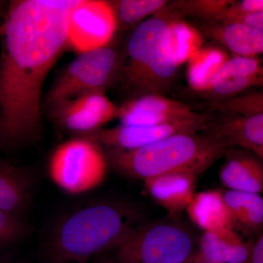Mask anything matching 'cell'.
I'll return each mask as SVG.
<instances>
[{
    "instance_id": "2e32d148",
    "label": "cell",
    "mask_w": 263,
    "mask_h": 263,
    "mask_svg": "<svg viewBox=\"0 0 263 263\" xmlns=\"http://www.w3.org/2000/svg\"><path fill=\"white\" fill-rule=\"evenodd\" d=\"M197 30L236 57H257L263 51V31L233 22H197Z\"/></svg>"
},
{
    "instance_id": "44dd1931",
    "label": "cell",
    "mask_w": 263,
    "mask_h": 263,
    "mask_svg": "<svg viewBox=\"0 0 263 263\" xmlns=\"http://www.w3.org/2000/svg\"><path fill=\"white\" fill-rule=\"evenodd\" d=\"M233 2V0L168 1L163 9L157 13L168 18L190 17L200 22H218Z\"/></svg>"
},
{
    "instance_id": "ba28073f",
    "label": "cell",
    "mask_w": 263,
    "mask_h": 263,
    "mask_svg": "<svg viewBox=\"0 0 263 263\" xmlns=\"http://www.w3.org/2000/svg\"><path fill=\"white\" fill-rule=\"evenodd\" d=\"M118 24L108 1L78 0L71 10L67 46L78 53L113 42Z\"/></svg>"
},
{
    "instance_id": "7c38bea8",
    "label": "cell",
    "mask_w": 263,
    "mask_h": 263,
    "mask_svg": "<svg viewBox=\"0 0 263 263\" xmlns=\"http://www.w3.org/2000/svg\"><path fill=\"white\" fill-rule=\"evenodd\" d=\"M207 114L209 121L202 134L226 149L243 148L263 159V114L253 117Z\"/></svg>"
},
{
    "instance_id": "9c48e42d",
    "label": "cell",
    "mask_w": 263,
    "mask_h": 263,
    "mask_svg": "<svg viewBox=\"0 0 263 263\" xmlns=\"http://www.w3.org/2000/svg\"><path fill=\"white\" fill-rule=\"evenodd\" d=\"M209 115L204 114L195 120L155 126L119 125L101 128L89 134L81 136L92 140L105 148L135 149L162 141L179 134L203 133L207 127Z\"/></svg>"
},
{
    "instance_id": "8992f818",
    "label": "cell",
    "mask_w": 263,
    "mask_h": 263,
    "mask_svg": "<svg viewBox=\"0 0 263 263\" xmlns=\"http://www.w3.org/2000/svg\"><path fill=\"white\" fill-rule=\"evenodd\" d=\"M108 167L103 147L86 137L75 136L53 151L48 162V174L63 191L79 195L101 185Z\"/></svg>"
},
{
    "instance_id": "f1b7e54d",
    "label": "cell",
    "mask_w": 263,
    "mask_h": 263,
    "mask_svg": "<svg viewBox=\"0 0 263 263\" xmlns=\"http://www.w3.org/2000/svg\"><path fill=\"white\" fill-rule=\"evenodd\" d=\"M245 263H263V234L252 241L250 252Z\"/></svg>"
},
{
    "instance_id": "e0dca14e",
    "label": "cell",
    "mask_w": 263,
    "mask_h": 263,
    "mask_svg": "<svg viewBox=\"0 0 263 263\" xmlns=\"http://www.w3.org/2000/svg\"><path fill=\"white\" fill-rule=\"evenodd\" d=\"M253 240L246 242L236 230L204 232L197 254L211 263H245Z\"/></svg>"
},
{
    "instance_id": "8fae6325",
    "label": "cell",
    "mask_w": 263,
    "mask_h": 263,
    "mask_svg": "<svg viewBox=\"0 0 263 263\" xmlns=\"http://www.w3.org/2000/svg\"><path fill=\"white\" fill-rule=\"evenodd\" d=\"M203 115L164 95H148L124 102L119 106L117 119L122 125L155 126L195 120Z\"/></svg>"
},
{
    "instance_id": "4316f807",
    "label": "cell",
    "mask_w": 263,
    "mask_h": 263,
    "mask_svg": "<svg viewBox=\"0 0 263 263\" xmlns=\"http://www.w3.org/2000/svg\"><path fill=\"white\" fill-rule=\"evenodd\" d=\"M263 11L262 0H242L234 1L230 5L226 13L218 22H226L238 15Z\"/></svg>"
},
{
    "instance_id": "4dcf8cb0",
    "label": "cell",
    "mask_w": 263,
    "mask_h": 263,
    "mask_svg": "<svg viewBox=\"0 0 263 263\" xmlns=\"http://www.w3.org/2000/svg\"><path fill=\"white\" fill-rule=\"evenodd\" d=\"M0 263H14L11 262V261L8 260L5 258H3V257H0Z\"/></svg>"
},
{
    "instance_id": "1f68e13d",
    "label": "cell",
    "mask_w": 263,
    "mask_h": 263,
    "mask_svg": "<svg viewBox=\"0 0 263 263\" xmlns=\"http://www.w3.org/2000/svg\"><path fill=\"white\" fill-rule=\"evenodd\" d=\"M101 263H118L117 261H114V260H108L105 261V262H101Z\"/></svg>"
},
{
    "instance_id": "cb8c5ba5",
    "label": "cell",
    "mask_w": 263,
    "mask_h": 263,
    "mask_svg": "<svg viewBox=\"0 0 263 263\" xmlns=\"http://www.w3.org/2000/svg\"><path fill=\"white\" fill-rule=\"evenodd\" d=\"M119 25L129 27L141 23L150 15L157 14L168 3L165 0H117L108 1Z\"/></svg>"
},
{
    "instance_id": "ffe728a7",
    "label": "cell",
    "mask_w": 263,
    "mask_h": 263,
    "mask_svg": "<svg viewBox=\"0 0 263 263\" xmlns=\"http://www.w3.org/2000/svg\"><path fill=\"white\" fill-rule=\"evenodd\" d=\"M223 197L233 217L235 229L245 235L262 234L263 198L259 194L221 190Z\"/></svg>"
},
{
    "instance_id": "f546056e",
    "label": "cell",
    "mask_w": 263,
    "mask_h": 263,
    "mask_svg": "<svg viewBox=\"0 0 263 263\" xmlns=\"http://www.w3.org/2000/svg\"><path fill=\"white\" fill-rule=\"evenodd\" d=\"M193 263H211L209 262H208V261L205 260V259H203L201 258V257H199L198 255L196 254V256H195V259H194Z\"/></svg>"
},
{
    "instance_id": "3957f363",
    "label": "cell",
    "mask_w": 263,
    "mask_h": 263,
    "mask_svg": "<svg viewBox=\"0 0 263 263\" xmlns=\"http://www.w3.org/2000/svg\"><path fill=\"white\" fill-rule=\"evenodd\" d=\"M171 21L155 14L135 27L128 37L118 79L130 98L163 95L181 66Z\"/></svg>"
},
{
    "instance_id": "5bb4252c",
    "label": "cell",
    "mask_w": 263,
    "mask_h": 263,
    "mask_svg": "<svg viewBox=\"0 0 263 263\" xmlns=\"http://www.w3.org/2000/svg\"><path fill=\"white\" fill-rule=\"evenodd\" d=\"M223 157L226 162L221 166L219 176L224 187L233 191L262 193V159L240 148H226Z\"/></svg>"
},
{
    "instance_id": "ac0fdd59",
    "label": "cell",
    "mask_w": 263,
    "mask_h": 263,
    "mask_svg": "<svg viewBox=\"0 0 263 263\" xmlns=\"http://www.w3.org/2000/svg\"><path fill=\"white\" fill-rule=\"evenodd\" d=\"M186 211L190 220L205 232L235 230L221 190L195 193Z\"/></svg>"
},
{
    "instance_id": "603a6c76",
    "label": "cell",
    "mask_w": 263,
    "mask_h": 263,
    "mask_svg": "<svg viewBox=\"0 0 263 263\" xmlns=\"http://www.w3.org/2000/svg\"><path fill=\"white\" fill-rule=\"evenodd\" d=\"M206 114L220 115L253 116L263 114V91L242 93L226 100L208 102L205 104Z\"/></svg>"
},
{
    "instance_id": "d6986e66",
    "label": "cell",
    "mask_w": 263,
    "mask_h": 263,
    "mask_svg": "<svg viewBox=\"0 0 263 263\" xmlns=\"http://www.w3.org/2000/svg\"><path fill=\"white\" fill-rule=\"evenodd\" d=\"M32 179L25 169L0 160V209L23 217L30 202Z\"/></svg>"
},
{
    "instance_id": "83f0119b",
    "label": "cell",
    "mask_w": 263,
    "mask_h": 263,
    "mask_svg": "<svg viewBox=\"0 0 263 263\" xmlns=\"http://www.w3.org/2000/svg\"><path fill=\"white\" fill-rule=\"evenodd\" d=\"M226 22L243 24L251 28L263 31V11L238 15Z\"/></svg>"
},
{
    "instance_id": "9a60e30c",
    "label": "cell",
    "mask_w": 263,
    "mask_h": 263,
    "mask_svg": "<svg viewBox=\"0 0 263 263\" xmlns=\"http://www.w3.org/2000/svg\"><path fill=\"white\" fill-rule=\"evenodd\" d=\"M197 179L192 173L176 171L145 180L144 187L148 195L174 217L186 210L196 193Z\"/></svg>"
},
{
    "instance_id": "484cf974",
    "label": "cell",
    "mask_w": 263,
    "mask_h": 263,
    "mask_svg": "<svg viewBox=\"0 0 263 263\" xmlns=\"http://www.w3.org/2000/svg\"><path fill=\"white\" fill-rule=\"evenodd\" d=\"M29 232L22 216L0 209V250L23 239Z\"/></svg>"
},
{
    "instance_id": "277c9868",
    "label": "cell",
    "mask_w": 263,
    "mask_h": 263,
    "mask_svg": "<svg viewBox=\"0 0 263 263\" xmlns=\"http://www.w3.org/2000/svg\"><path fill=\"white\" fill-rule=\"evenodd\" d=\"M226 148L204 134L170 136L135 149L105 148L109 166L123 176L145 180L183 171L197 176L224 157Z\"/></svg>"
},
{
    "instance_id": "5b68a950",
    "label": "cell",
    "mask_w": 263,
    "mask_h": 263,
    "mask_svg": "<svg viewBox=\"0 0 263 263\" xmlns=\"http://www.w3.org/2000/svg\"><path fill=\"white\" fill-rule=\"evenodd\" d=\"M118 263H193L197 243L174 221L143 223L117 247Z\"/></svg>"
},
{
    "instance_id": "d4e9b609",
    "label": "cell",
    "mask_w": 263,
    "mask_h": 263,
    "mask_svg": "<svg viewBox=\"0 0 263 263\" xmlns=\"http://www.w3.org/2000/svg\"><path fill=\"white\" fill-rule=\"evenodd\" d=\"M169 19L175 48L180 63L182 65L200 49L202 43L200 32L181 19Z\"/></svg>"
},
{
    "instance_id": "7a4b0ae2",
    "label": "cell",
    "mask_w": 263,
    "mask_h": 263,
    "mask_svg": "<svg viewBox=\"0 0 263 263\" xmlns=\"http://www.w3.org/2000/svg\"><path fill=\"white\" fill-rule=\"evenodd\" d=\"M143 219L142 209L128 202H94L76 209L52 232L47 262L86 263L104 251L117 248Z\"/></svg>"
},
{
    "instance_id": "6da1fadb",
    "label": "cell",
    "mask_w": 263,
    "mask_h": 263,
    "mask_svg": "<svg viewBox=\"0 0 263 263\" xmlns=\"http://www.w3.org/2000/svg\"><path fill=\"white\" fill-rule=\"evenodd\" d=\"M77 1L10 3L0 29V151L13 150L41 138L43 85L67 46L71 10Z\"/></svg>"
},
{
    "instance_id": "7402d4cb",
    "label": "cell",
    "mask_w": 263,
    "mask_h": 263,
    "mask_svg": "<svg viewBox=\"0 0 263 263\" xmlns=\"http://www.w3.org/2000/svg\"><path fill=\"white\" fill-rule=\"evenodd\" d=\"M227 60L224 52L219 49H199L189 60L187 78L190 87L200 93Z\"/></svg>"
},
{
    "instance_id": "4fadbf2b",
    "label": "cell",
    "mask_w": 263,
    "mask_h": 263,
    "mask_svg": "<svg viewBox=\"0 0 263 263\" xmlns=\"http://www.w3.org/2000/svg\"><path fill=\"white\" fill-rule=\"evenodd\" d=\"M263 68L258 57H233L219 67L200 94L208 102L226 100L262 86Z\"/></svg>"
},
{
    "instance_id": "52a82bcc",
    "label": "cell",
    "mask_w": 263,
    "mask_h": 263,
    "mask_svg": "<svg viewBox=\"0 0 263 263\" xmlns=\"http://www.w3.org/2000/svg\"><path fill=\"white\" fill-rule=\"evenodd\" d=\"M123 60L124 54L113 42L79 53L50 89L46 104L53 109L85 93L105 92L119 78Z\"/></svg>"
},
{
    "instance_id": "30bf717a",
    "label": "cell",
    "mask_w": 263,
    "mask_h": 263,
    "mask_svg": "<svg viewBox=\"0 0 263 263\" xmlns=\"http://www.w3.org/2000/svg\"><path fill=\"white\" fill-rule=\"evenodd\" d=\"M57 124L76 136L103 128L118 118L119 106L102 91L85 93L52 109Z\"/></svg>"
}]
</instances>
